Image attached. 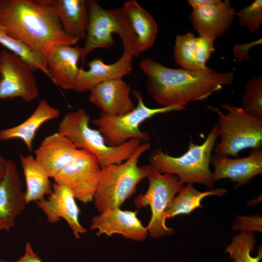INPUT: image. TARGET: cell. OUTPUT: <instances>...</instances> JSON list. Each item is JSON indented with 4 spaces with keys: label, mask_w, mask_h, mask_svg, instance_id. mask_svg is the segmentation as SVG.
Instances as JSON below:
<instances>
[{
    "label": "cell",
    "mask_w": 262,
    "mask_h": 262,
    "mask_svg": "<svg viewBox=\"0 0 262 262\" xmlns=\"http://www.w3.org/2000/svg\"><path fill=\"white\" fill-rule=\"evenodd\" d=\"M32 66L16 54L0 51V100L18 97L30 102L39 91Z\"/></svg>",
    "instance_id": "obj_10"
},
{
    "label": "cell",
    "mask_w": 262,
    "mask_h": 262,
    "mask_svg": "<svg viewBox=\"0 0 262 262\" xmlns=\"http://www.w3.org/2000/svg\"><path fill=\"white\" fill-rule=\"evenodd\" d=\"M14 262H44L34 252L31 244L27 242L25 247L24 254Z\"/></svg>",
    "instance_id": "obj_33"
},
{
    "label": "cell",
    "mask_w": 262,
    "mask_h": 262,
    "mask_svg": "<svg viewBox=\"0 0 262 262\" xmlns=\"http://www.w3.org/2000/svg\"><path fill=\"white\" fill-rule=\"evenodd\" d=\"M87 7L88 25L85 43L82 48L80 60L82 63L94 50L113 46L115 43L113 33L119 35L124 52L133 57L141 54L136 36L122 7L105 9L94 0L87 1Z\"/></svg>",
    "instance_id": "obj_6"
},
{
    "label": "cell",
    "mask_w": 262,
    "mask_h": 262,
    "mask_svg": "<svg viewBox=\"0 0 262 262\" xmlns=\"http://www.w3.org/2000/svg\"><path fill=\"white\" fill-rule=\"evenodd\" d=\"M8 160L0 154V182L3 179L7 166Z\"/></svg>",
    "instance_id": "obj_34"
},
{
    "label": "cell",
    "mask_w": 262,
    "mask_h": 262,
    "mask_svg": "<svg viewBox=\"0 0 262 262\" xmlns=\"http://www.w3.org/2000/svg\"><path fill=\"white\" fill-rule=\"evenodd\" d=\"M150 147L148 142L141 143L124 162L101 168L93 198L99 213L120 208L136 192L138 184L147 177L153 167L150 164L139 165L138 163L141 156Z\"/></svg>",
    "instance_id": "obj_3"
},
{
    "label": "cell",
    "mask_w": 262,
    "mask_h": 262,
    "mask_svg": "<svg viewBox=\"0 0 262 262\" xmlns=\"http://www.w3.org/2000/svg\"><path fill=\"white\" fill-rule=\"evenodd\" d=\"M20 161L26 182L25 201L27 204L49 195L52 185L43 166L32 155H20Z\"/></svg>",
    "instance_id": "obj_25"
},
{
    "label": "cell",
    "mask_w": 262,
    "mask_h": 262,
    "mask_svg": "<svg viewBox=\"0 0 262 262\" xmlns=\"http://www.w3.org/2000/svg\"><path fill=\"white\" fill-rule=\"evenodd\" d=\"M0 262H11L9 261L5 260L0 259Z\"/></svg>",
    "instance_id": "obj_35"
},
{
    "label": "cell",
    "mask_w": 262,
    "mask_h": 262,
    "mask_svg": "<svg viewBox=\"0 0 262 262\" xmlns=\"http://www.w3.org/2000/svg\"><path fill=\"white\" fill-rule=\"evenodd\" d=\"M220 106L227 111L226 114L217 107L207 106L218 116L221 140L213 148L214 154L236 158L246 148H262V118L230 103H222Z\"/></svg>",
    "instance_id": "obj_7"
},
{
    "label": "cell",
    "mask_w": 262,
    "mask_h": 262,
    "mask_svg": "<svg viewBox=\"0 0 262 262\" xmlns=\"http://www.w3.org/2000/svg\"><path fill=\"white\" fill-rule=\"evenodd\" d=\"M147 179V190L135 198L134 204L138 209L150 207L151 216L146 228L151 237L159 238L172 235L174 230L166 226V214L184 183L176 175L162 173L154 168Z\"/></svg>",
    "instance_id": "obj_9"
},
{
    "label": "cell",
    "mask_w": 262,
    "mask_h": 262,
    "mask_svg": "<svg viewBox=\"0 0 262 262\" xmlns=\"http://www.w3.org/2000/svg\"><path fill=\"white\" fill-rule=\"evenodd\" d=\"M73 194L66 188L54 183L52 191L47 199L36 201L38 207L44 213L48 221L55 223L64 219L72 230L75 238L87 231L80 223V210Z\"/></svg>",
    "instance_id": "obj_13"
},
{
    "label": "cell",
    "mask_w": 262,
    "mask_h": 262,
    "mask_svg": "<svg viewBox=\"0 0 262 262\" xmlns=\"http://www.w3.org/2000/svg\"><path fill=\"white\" fill-rule=\"evenodd\" d=\"M78 150L69 139L57 132L44 139L34 151L35 158L49 177L54 179L74 158Z\"/></svg>",
    "instance_id": "obj_21"
},
{
    "label": "cell",
    "mask_w": 262,
    "mask_h": 262,
    "mask_svg": "<svg viewBox=\"0 0 262 262\" xmlns=\"http://www.w3.org/2000/svg\"><path fill=\"white\" fill-rule=\"evenodd\" d=\"M211 164L213 183L223 179L236 183L235 188L249 183L252 179L262 173V148L251 149L248 156L231 158L229 156L212 155Z\"/></svg>",
    "instance_id": "obj_12"
},
{
    "label": "cell",
    "mask_w": 262,
    "mask_h": 262,
    "mask_svg": "<svg viewBox=\"0 0 262 262\" xmlns=\"http://www.w3.org/2000/svg\"><path fill=\"white\" fill-rule=\"evenodd\" d=\"M90 228L97 230L98 236L117 234L137 241H144L148 233L137 217L136 212L122 210L120 208L109 209L94 216Z\"/></svg>",
    "instance_id": "obj_14"
},
{
    "label": "cell",
    "mask_w": 262,
    "mask_h": 262,
    "mask_svg": "<svg viewBox=\"0 0 262 262\" xmlns=\"http://www.w3.org/2000/svg\"><path fill=\"white\" fill-rule=\"evenodd\" d=\"M133 56L123 52L115 62L107 64L100 59L90 61L88 70L79 68L73 90L77 92L90 91L99 84L110 80L122 79L131 74Z\"/></svg>",
    "instance_id": "obj_17"
},
{
    "label": "cell",
    "mask_w": 262,
    "mask_h": 262,
    "mask_svg": "<svg viewBox=\"0 0 262 262\" xmlns=\"http://www.w3.org/2000/svg\"><path fill=\"white\" fill-rule=\"evenodd\" d=\"M132 92L137 103L132 110L117 116L109 115L101 112L97 118L91 121L93 125L98 127L109 146H120L132 139H138L143 143L148 142L150 139L149 134L140 128L142 123L159 114L187 109L182 106L149 108L145 105L138 91Z\"/></svg>",
    "instance_id": "obj_8"
},
{
    "label": "cell",
    "mask_w": 262,
    "mask_h": 262,
    "mask_svg": "<svg viewBox=\"0 0 262 262\" xmlns=\"http://www.w3.org/2000/svg\"><path fill=\"white\" fill-rule=\"evenodd\" d=\"M227 190L223 188L211 189L201 192L196 189L193 184L184 186L174 197L172 204L166 214V219L180 214H190L194 210L202 208V200L205 197L215 195L223 196Z\"/></svg>",
    "instance_id": "obj_26"
},
{
    "label": "cell",
    "mask_w": 262,
    "mask_h": 262,
    "mask_svg": "<svg viewBox=\"0 0 262 262\" xmlns=\"http://www.w3.org/2000/svg\"><path fill=\"white\" fill-rule=\"evenodd\" d=\"M262 43V38L245 44H235L232 47L234 57L238 62L243 60L251 61L248 52L249 50L256 46L260 45Z\"/></svg>",
    "instance_id": "obj_32"
},
{
    "label": "cell",
    "mask_w": 262,
    "mask_h": 262,
    "mask_svg": "<svg viewBox=\"0 0 262 262\" xmlns=\"http://www.w3.org/2000/svg\"><path fill=\"white\" fill-rule=\"evenodd\" d=\"M138 66L147 77L148 95L162 107H185L203 101L234 80L233 70L221 73L208 67L200 71L172 68L148 58L141 60Z\"/></svg>",
    "instance_id": "obj_1"
},
{
    "label": "cell",
    "mask_w": 262,
    "mask_h": 262,
    "mask_svg": "<svg viewBox=\"0 0 262 262\" xmlns=\"http://www.w3.org/2000/svg\"><path fill=\"white\" fill-rule=\"evenodd\" d=\"M90 92L89 101L106 115H121L134 108L131 86L122 79L102 82Z\"/></svg>",
    "instance_id": "obj_19"
},
{
    "label": "cell",
    "mask_w": 262,
    "mask_h": 262,
    "mask_svg": "<svg viewBox=\"0 0 262 262\" xmlns=\"http://www.w3.org/2000/svg\"><path fill=\"white\" fill-rule=\"evenodd\" d=\"M214 39L206 36L196 37L191 32L178 35L174 48L175 62L182 68L192 71L205 70L206 63L215 50Z\"/></svg>",
    "instance_id": "obj_18"
},
{
    "label": "cell",
    "mask_w": 262,
    "mask_h": 262,
    "mask_svg": "<svg viewBox=\"0 0 262 262\" xmlns=\"http://www.w3.org/2000/svg\"><path fill=\"white\" fill-rule=\"evenodd\" d=\"M90 115L83 108L69 112L59 122L57 132L69 139L77 149L92 154L101 168L124 162L142 143L132 139L120 146H109L99 131L90 127Z\"/></svg>",
    "instance_id": "obj_4"
},
{
    "label": "cell",
    "mask_w": 262,
    "mask_h": 262,
    "mask_svg": "<svg viewBox=\"0 0 262 262\" xmlns=\"http://www.w3.org/2000/svg\"><path fill=\"white\" fill-rule=\"evenodd\" d=\"M25 192L14 161L8 160L4 177L0 182V230H9L26 204Z\"/></svg>",
    "instance_id": "obj_16"
},
{
    "label": "cell",
    "mask_w": 262,
    "mask_h": 262,
    "mask_svg": "<svg viewBox=\"0 0 262 262\" xmlns=\"http://www.w3.org/2000/svg\"><path fill=\"white\" fill-rule=\"evenodd\" d=\"M236 10L229 0H212L206 6L193 9L189 18L194 30L200 36L215 40L230 28Z\"/></svg>",
    "instance_id": "obj_15"
},
{
    "label": "cell",
    "mask_w": 262,
    "mask_h": 262,
    "mask_svg": "<svg viewBox=\"0 0 262 262\" xmlns=\"http://www.w3.org/2000/svg\"><path fill=\"white\" fill-rule=\"evenodd\" d=\"M101 167L88 151L79 149L74 158L54 178L83 203L93 200Z\"/></svg>",
    "instance_id": "obj_11"
},
{
    "label": "cell",
    "mask_w": 262,
    "mask_h": 262,
    "mask_svg": "<svg viewBox=\"0 0 262 262\" xmlns=\"http://www.w3.org/2000/svg\"><path fill=\"white\" fill-rule=\"evenodd\" d=\"M256 240L254 232L241 231L234 236L231 243L225 250L233 262H260L262 258V249L259 248L255 257L251 255Z\"/></svg>",
    "instance_id": "obj_28"
},
{
    "label": "cell",
    "mask_w": 262,
    "mask_h": 262,
    "mask_svg": "<svg viewBox=\"0 0 262 262\" xmlns=\"http://www.w3.org/2000/svg\"><path fill=\"white\" fill-rule=\"evenodd\" d=\"M219 137L217 122L202 144H195L190 141L187 150L180 156H170L160 148L153 150L149 156L150 165L160 173L176 175L183 183H199L212 189L214 183L210 164Z\"/></svg>",
    "instance_id": "obj_5"
},
{
    "label": "cell",
    "mask_w": 262,
    "mask_h": 262,
    "mask_svg": "<svg viewBox=\"0 0 262 262\" xmlns=\"http://www.w3.org/2000/svg\"><path fill=\"white\" fill-rule=\"evenodd\" d=\"M262 218L260 215L249 216L237 215L232 229L241 231H262Z\"/></svg>",
    "instance_id": "obj_31"
},
{
    "label": "cell",
    "mask_w": 262,
    "mask_h": 262,
    "mask_svg": "<svg viewBox=\"0 0 262 262\" xmlns=\"http://www.w3.org/2000/svg\"><path fill=\"white\" fill-rule=\"evenodd\" d=\"M238 24L246 28L251 33H255L262 24V0H255L250 5L240 9L236 13Z\"/></svg>",
    "instance_id": "obj_30"
},
{
    "label": "cell",
    "mask_w": 262,
    "mask_h": 262,
    "mask_svg": "<svg viewBox=\"0 0 262 262\" xmlns=\"http://www.w3.org/2000/svg\"><path fill=\"white\" fill-rule=\"evenodd\" d=\"M0 24L42 55L46 63L53 47L78 42L65 32L53 9L43 0H0Z\"/></svg>",
    "instance_id": "obj_2"
},
{
    "label": "cell",
    "mask_w": 262,
    "mask_h": 262,
    "mask_svg": "<svg viewBox=\"0 0 262 262\" xmlns=\"http://www.w3.org/2000/svg\"><path fill=\"white\" fill-rule=\"evenodd\" d=\"M0 44L28 63L35 71L39 70L50 78L46 62L42 55L33 50L0 24Z\"/></svg>",
    "instance_id": "obj_27"
},
{
    "label": "cell",
    "mask_w": 262,
    "mask_h": 262,
    "mask_svg": "<svg viewBox=\"0 0 262 262\" xmlns=\"http://www.w3.org/2000/svg\"><path fill=\"white\" fill-rule=\"evenodd\" d=\"M43 0L52 8L66 34L78 41L86 39L88 25L87 1Z\"/></svg>",
    "instance_id": "obj_22"
},
{
    "label": "cell",
    "mask_w": 262,
    "mask_h": 262,
    "mask_svg": "<svg viewBox=\"0 0 262 262\" xmlns=\"http://www.w3.org/2000/svg\"><path fill=\"white\" fill-rule=\"evenodd\" d=\"M60 111L41 99L33 112L20 124L0 130V140L17 139L22 140L30 151L33 150V142L39 129L46 122L60 115Z\"/></svg>",
    "instance_id": "obj_23"
},
{
    "label": "cell",
    "mask_w": 262,
    "mask_h": 262,
    "mask_svg": "<svg viewBox=\"0 0 262 262\" xmlns=\"http://www.w3.org/2000/svg\"><path fill=\"white\" fill-rule=\"evenodd\" d=\"M136 36L140 53L153 45L158 31L153 17L135 0L126 1L122 7Z\"/></svg>",
    "instance_id": "obj_24"
},
{
    "label": "cell",
    "mask_w": 262,
    "mask_h": 262,
    "mask_svg": "<svg viewBox=\"0 0 262 262\" xmlns=\"http://www.w3.org/2000/svg\"><path fill=\"white\" fill-rule=\"evenodd\" d=\"M82 49L79 46L58 45L49 50L46 65L51 81L65 90H73L80 68Z\"/></svg>",
    "instance_id": "obj_20"
},
{
    "label": "cell",
    "mask_w": 262,
    "mask_h": 262,
    "mask_svg": "<svg viewBox=\"0 0 262 262\" xmlns=\"http://www.w3.org/2000/svg\"><path fill=\"white\" fill-rule=\"evenodd\" d=\"M246 113L262 118V76L248 80L241 100V107Z\"/></svg>",
    "instance_id": "obj_29"
}]
</instances>
